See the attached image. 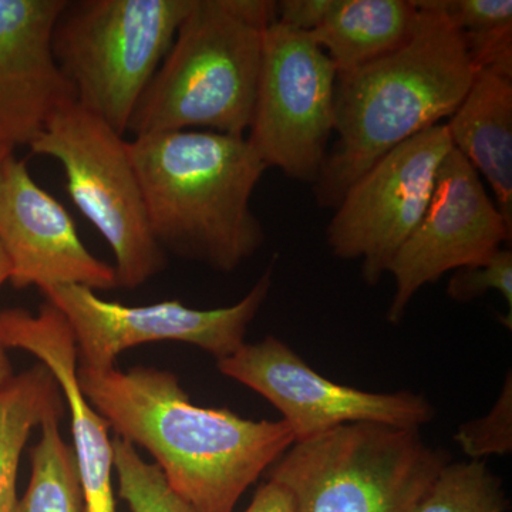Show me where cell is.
Segmentation results:
<instances>
[{
    "label": "cell",
    "instance_id": "obj_6",
    "mask_svg": "<svg viewBox=\"0 0 512 512\" xmlns=\"http://www.w3.org/2000/svg\"><path fill=\"white\" fill-rule=\"evenodd\" d=\"M192 0H66L53 29L76 103L126 136Z\"/></svg>",
    "mask_w": 512,
    "mask_h": 512
},
{
    "label": "cell",
    "instance_id": "obj_19",
    "mask_svg": "<svg viewBox=\"0 0 512 512\" xmlns=\"http://www.w3.org/2000/svg\"><path fill=\"white\" fill-rule=\"evenodd\" d=\"M52 414L40 424V440L30 450L32 474L15 512H84V491L76 454L64 441Z\"/></svg>",
    "mask_w": 512,
    "mask_h": 512
},
{
    "label": "cell",
    "instance_id": "obj_11",
    "mask_svg": "<svg viewBox=\"0 0 512 512\" xmlns=\"http://www.w3.org/2000/svg\"><path fill=\"white\" fill-rule=\"evenodd\" d=\"M218 370L268 400L284 416L295 443L360 421L420 430L434 417L421 394L363 392L320 376L275 336L244 343L218 360Z\"/></svg>",
    "mask_w": 512,
    "mask_h": 512
},
{
    "label": "cell",
    "instance_id": "obj_5",
    "mask_svg": "<svg viewBox=\"0 0 512 512\" xmlns=\"http://www.w3.org/2000/svg\"><path fill=\"white\" fill-rule=\"evenodd\" d=\"M448 463L417 429L360 421L296 441L266 480L296 512H416Z\"/></svg>",
    "mask_w": 512,
    "mask_h": 512
},
{
    "label": "cell",
    "instance_id": "obj_2",
    "mask_svg": "<svg viewBox=\"0 0 512 512\" xmlns=\"http://www.w3.org/2000/svg\"><path fill=\"white\" fill-rule=\"evenodd\" d=\"M416 6V28L406 45L338 74V138L313 184L319 207H338L380 158L450 119L473 83L477 70L466 40L447 18L441 0H416Z\"/></svg>",
    "mask_w": 512,
    "mask_h": 512
},
{
    "label": "cell",
    "instance_id": "obj_14",
    "mask_svg": "<svg viewBox=\"0 0 512 512\" xmlns=\"http://www.w3.org/2000/svg\"><path fill=\"white\" fill-rule=\"evenodd\" d=\"M66 0H0V137L29 147L47 120L76 101L52 37Z\"/></svg>",
    "mask_w": 512,
    "mask_h": 512
},
{
    "label": "cell",
    "instance_id": "obj_13",
    "mask_svg": "<svg viewBox=\"0 0 512 512\" xmlns=\"http://www.w3.org/2000/svg\"><path fill=\"white\" fill-rule=\"evenodd\" d=\"M0 244L16 289L119 288L113 266L86 248L66 208L33 180L26 161L15 154L0 165Z\"/></svg>",
    "mask_w": 512,
    "mask_h": 512
},
{
    "label": "cell",
    "instance_id": "obj_21",
    "mask_svg": "<svg viewBox=\"0 0 512 512\" xmlns=\"http://www.w3.org/2000/svg\"><path fill=\"white\" fill-rule=\"evenodd\" d=\"M113 471L119 497L131 512H197L165 480L157 464L147 463L130 441L114 437Z\"/></svg>",
    "mask_w": 512,
    "mask_h": 512
},
{
    "label": "cell",
    "instance_id": "obj_4",
    "mask_svg": "<svg viewBox=\"0 0 512 512\" xmlns=\"http://www.w3.org/2000/svg\"><path fill=\"white\" fill-rule=\"evenodd\" d=\"M272 0H192L127 133L208 130L245 137L261 72Z\"/></svg>",
    "mask_w": 512,
    "mask_h": 512
},
{
    "label": "cell",
    "instance_id": "obj_10",
    "mask_svg": "<svg viewBox=\"0 0 512 512\" xmlns=\"http://www.w3.org/2000/svg\"><path fill=\"white\" fill-rule=\"evenodd\" d=\"M453 144L446 123L387 153L346 192L326 229L332 254L362 261L363 281L379 284L429 207L437 173Z\"/></svg>",
    "mask_w": 512,
    "mask_h": 512
},
{
    "label": "cell",
    "instance_id": "obj_26",
    "mask_svg": "<svg viewBox=\"0 0 512 512\" xmlns=\"http://www.w3.org/2000/svg\"><path fill=\"white\" fill-rule=\"evenodd\" d=\"M244 512H296L291 495L286 490L266 480V483L258 487L251 504Z\"/></svg>",
    "mask_w": 512,
    "mask_h": 512
},
{
    "label": "cell",
    "instance_id": "obj_29",
    "mask_svg": "<svg viewBox=\"0 0 512 512\" xmlns=\"http://www.w3.org/2000/svg\"><path fill=\"white\" fill-rule=\"evenodd\" d=\"M13 153H15V148L9 146V144L0 137V165H2L6 158L12 156Z\"/></svg>",
    "mask_w": 512,
    "mask_h": 512
},
{
    "label": "cell",
    "instance_id": "obj_18",
    "mask_svg": "<svg viewBox=\"0 0 512 512\" xmlns=\"http://www.w3.org/2000/svg\"><path fill=\"white\" fill-rule=\"evenodd\" d=\"M62 390L42 363L13 376L0 390V512L18 505L20 457L30 433L52 414H64Z\"/></svg>",
    "mask_w": 512,
    "mask_h": 512
},
{
    "label": "cell",
    "instance_id": "obj_25",
    "mask_svg": "<svg viewBox=\"0 0 512 512\" xmlns=\"http://www.w3.org/2000/svg\"><path fill=\"white\" fill-rule=\"evenodd\" d=\"M333 0H282L276 2V22L298 32H315L332 9Z\"/></svg>",
    "mask_w": 512,
    "mask_h": 512
},
{
    "label": "cell",
    "instance_id": "obj_9",
    "mask_svg": "<svg viewBox=\"0 0 512 512\" xmlns=\"http://www.w3.org/2000/svg\"><path fill=\"white\" fill-rule=\"evenodd\" d=\"M272 272L274 265H269L245 298L218 309L188 308L180 301L124 306L79 285L55 286L42 293L69 322L79 366L110 369L121 353L153 342L188 343L218 362L244 345L249 325L271 291Z\"/></svg>",
    "mask_w": 512,
    "mask_h": 512
},
{
    "label": "cell",
    "instance_id": "obj_24",
    "mask_svg": "<svg viewBox=\"0 0 512 512\" xmlns=\"http://www.w3.org/2000/svg\"><path fill=\"white\" fill-rule=\"evenodd\" d=\"M441 6L461 33L512 26L511 0H441Z\"/></svg>",
    "mask_w": 512,
    "mask_h": 512
},
{
    "label": "cell",
    "instance_id": "obj_16",
    "mask_svg": "<svg viewBox=\"0 0 512 512\" xmlns=\"http://www.w3.org/2000/svg\"><path fill=\"white\" fill-rule=\"evenodd\" d=\"M446 126L453 148L490 185L512 227V77L477 70Z\"/></svg>",
    "mask_w": 512,
    "mask_h": 512
},
{
    "label": "cell",
    "instance_id": "obj_3",
    "mask_svg": "<svg viewBox=\"0 0 512 512\" xmlns=\"http://www.w3.org/2000/svg\"><path fill=\"white\" fill-rule=\"evenodd\" d=\"M128 148L165 254L234 272L259 251L265 234L251 198L268 168L247 137L168 131Z\"/></svg>",
    "mask_w": 512,
    "mask_h": 512
},
{
    "label": "cell",
    "instance_id": "obj_1",
    "mask_svg": "<svg viewBox=\"0 0 512 512\" xmlns=\"http://www.w3.org/2000/svg\"><path fill=\"white\" fill-rule=\"evenodd\" d=\"M80 389L117 437L143 447L197 512H232L295 443L284 420H249L191 403L168 370L79 366Z\"/></svg>",
    "mask_w": 512,
    "mask_h": 512
},
{
    "label": "cell",
    "instance_id": "obj_8",
    "mask_svg": "<svg viewBox=\"0 0 512 512\" xmlns=\"http://www.w3.org/2000/svg\"><path fill=\"white\" fill-rule=\"evenodd\" d=\"M335 66L309 33L266 29L248 143L266 168L315 184L335 133Z\"/></svg>",
    "mask_w": 512,
    "mask_h": 512
},
{
    "label": "cell",
    "instance_id": "obj_27",
    "mask_svg": "<svg viewBox=\"0 0 512 512\" xmlns=\"http://www.w3.org/2000/svg\"><path fill=\"white\" fill-rule=\"evenodd\" d=\"M13 376L15 375H13L12 365H10L6 350L0 348V390L10 382Z\"/></svg>",
    "mask_w": 512,
    "mask_h": 512
},
{
    "label": "cell",
    "instance_id": "obj_23",
    "mask_svg": "<svg viewBox=\"0 0 512 512\" xmlns=\"http://www.w3.org/2000/svg\"><path fill=\"white\" fill-rule=\"evenodd\" d=\"M494 289L503 295L508 305V319L512 318V252L501 248L480 265L457 269L447 285L453 301L467 303Z\"/></svg>",
    "mask_w": 512,
    "mask_h": 512
},
{
    "label": "cell",
    "instance_id": "obj_12",
    "mask_svg": "<svg viewBox=\"0 0 512 512\" xmlns=\"http://www.w3.org/2000/svg\"><path fill=\"white\" fill-rule=\"evenodd\" d=\"M512 227L485 190L483 178L456 148L437 173L429 207L394 256L389 274L396 292L387 311L393 325L423 286L466 266L480 265L511 244Z\"/></svg>",
    "mask_w": 512,
    "mask_h": 512
},
{
    "label": "cell",
    "instance_id": "obj_17",
    "mask_svg": "<svg viewBox=\"0 0 512 512\" xmlns=\"http://www.w3.org/2000/svg\"><path fill=\"white\" fill-rule=\"evenodd\" d=\"M417 16L414 0H333L328 16L311 36L336 73H348L406 45Z\"/></svg>",
    "mask_w": 512,
    "mask_h": 512
},
{
    "label": "cell",
    "instance_id": "obj_28",
    "mask_svg": "<svg viewBox=\"0 0 512 512\" xmlns=\"http://www.w3.org/2000/svg\"><path fill=\"white\" fill-rule=\"evenodd\" d=\"M10 279V264L8 256H6L5 249L0 244V288L9 282Z\"/></svg>",
    "mask_w": 512,
    "mask_h": 512
},
{
    "label": "cell",
    "instance_id": "obj_15",
    "mask_svg": "<svg viewBox=\"0 0 512 512\" xmlns=\"http://www.w3.org/2000/svg\"><path fill=\"white\" fill-rule=\"evenodd\" d=\"M0 348L25 350L55 377L72 414L84 512H117L110 426L80 389L76 340L63 313L47 301L36 315L20 308L0 311Z\"/></svg>",
    "mask_w": 512,
    "mask_h": 512
},
{
    "label": "cell",
    "instance_id": "obj_20",
    "mask_svg": "<svg viewBox=\"0 0 512 512\" xmlns=\"http://www.w3.org/2000/svg\"><path fill=\"white\" fill-rule=\"evenodd\" d=\"M503 481L483 460L448 463L416 512H507Z\"/></svg>",
    "mask_w": 512,
    "mask_h": 512
},
{
    "label": "cell",
    "instance_id": "obj_7",
    "mask_svg": "<svg viewBox=\"0 0 512 512\" xmlns=\"http://www.w3.org/2000/svg\"><path fill=\"white\" fill-rule=\"evenodd\" d=\"M29 148L62 165L74 204L113 251L119 288L136 289L164 271L167 254L151 231L124 136L72 101L52 114Z\"/></svg>",
    "mask_w": 512,
    "mask_h": 512
},
{
    "label": "cell",
    "instance_id": "obj_22",
    "mask_svg": "<svg viewBox=\"0 0 512 512\" xmlns=\"http://www.w3.org/2000/svg\"><path fill=\"white\" fill-rule=\"evenodd\" d=\"M454 441L471 460L505 456L512 451V373L505 377L503 390L493 409L480 419L460 426Z\"/></svg>",
    "mask_w": 512,
    "mask_h": 512
}]
</instances>
